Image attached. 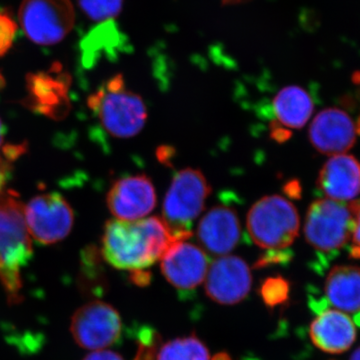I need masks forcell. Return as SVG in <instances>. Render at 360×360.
<instances>
[{
    "label": "cell",
    "instance_id": "obj_30",
    "mask_svg": "<svg viewBox=\"0 0 360 360\" xmlns=\"http://www.w3.org/2000/svg\"><path fill=\"white\" fill-rule=\"evenodd\" d=\"M4 141V127L1 120H0V148H1L2 144Z\"/></svg>",
    "mask_w": 360,
    "mask_h": 360
},
{
    "label": "cell",
    "instance_id": "obj_27",
    "mask_svg": "<svg viewBox=\"0 0 360 360\" xmlns=\"http://www.w3.org/2000/svg\"><path fill=\"white\" fill-rule=\"evenodd\" d=\"M9 160H11L7 158H4L0 156V194L4 193V186H6L7 179H8L9 170H11Z\"/></svg>",
    "mask_w": 360,
    "mask_h": 360
},
{
    "label": "cell",
    "instance_id": "obj_31",
    "mask_svg": "<svg viewBox=\"0 0 360 360\" xmlns=\"http://www.w3.org/2000/svg\"><path fill=\"white\" fill-rule=\"evenodd\" d=\"M350 360H360V347L355 350L354 354L350 357Z\"/></svg>",
    "mask_w": 360,
    "mask_h": 360
},
{
    "label": "cell",
    "instance_id": "obj_4",
    "mask_svg": "<svg viewBox=\"0 0 360 360\" xmlns=\"http://www.w3.org/2000/svg\"><path fill=\"white\" fill-rule=\"evenodd\" d=\"M210 193L200 170L186 168L175 174L163 201L162 220L177 241L191 238V224L202 212Z\"/></svg>",
    "mask_w": 360,
    "mask_h": 360
},
{
    "label": "cell",
    "instance_id": "obj_18",
    "mask_svg": "<svg viewBox=\"0 0 360 360\" xmlns=\"http://www.w3.org/2000/svg\"><path fill=\"white\" fill-rule=\"evenodd\" d=\"M272 105L278 124L285 129H302L314 111V101L309 92L296 85L284 87L278 91Z\"/></svg>",
    "mask_w": 360,
    "mask_h": 360
},
{
    "label": "cell",
    "instance_id": "obj_15",
    "mask_svg": "<svg viewBox=\"0 0 360 360\" xmlns=\"http://www.w3.org/2000/svg\"><path fill=\"white\" fill-rule=\"evenodd\" d=\"M317 186L329 200H354L360 194L359 161L345 153L331 156L319 172Z\"/></svg>",
    "mask_w": 360,
    "mask_h": 360
},
{
    "label": "cell",
    "instance_id": "obj_19",
    "mask_svg": "<svg viewBox=\"0 0 360 360\" xmlns=\"http://www.w3.org/2000/svg\"><path fill=\"white\" fill-rule=\"evenodd\" d=\"M27 84L32 105L40 112L51 115L65 108L68 87L65 75L56 78L49 73L40 72L30 75Z\"/></svg>",
    "mask_w": 360,
    "mask_h": 360
},
{
    "label": "cell",
    "instance_id": "obj_1",
    "mask_svg": "<svg viewBox=\"0 0 360 360\" xmlns=\"http://www.w3.org/2000/svg\"><path fill=\"white\" fill-rule=\"evenodd\" d=\"M177 241L160 217L111 219L104 227L103 255L115 269L144 270L155 264Z\"/></svg>",
    "mask_w": 360,
    "mask_h": 360
},
{
    "label": "cell",
    "instance_id": "obj_3",
    "mask_svg": "<svg viewBox=\"0 0 360 360\" xmlns=\"http://www.w3.org/2000/svg\"><path fill=\"white\" fill-rule=\"evenodd\" d=\"M103 129L118 139L139 134L148 120V110L139 94L127 90L122 75H116L89 98Z\"/></svg>",
    "mask_w": 360,
    "mask_h": 360
},
{
    "label": "cell",
    "instance_id": "obj_21",
    "mask_svg": "<svg viewBox=\"0 0 360 360\" xmlns=\"http://www.w3.org/2000/svg\"><path fill=\"white\" fill-rule=\"evenodd\" d=\"M87 18L94 21H108L122 13L123 0H77Z\"/></svg>",
    "mask_w": 360,
    "mask_h": 360
},
{
    "label": "cell",
    "instance_id": "obj_11",
    "mask_svg": "<svg viewBox=\"0 0 360 360\" xmlns=\"http://www.w3.org/2000/svg\"><path fill=\"white\" fill-rule=\"evenodd\" d=\"M106 203L116 219H144L156 205L155 186L144 174L122 177L111 186Z\"/></svg>",
    "mask_w": 360,
    "mask_h": 360
},
{
    "label": "cell",
    "instance_id": "obj_20",
    "mask_svg": "<svg viewBox=\"0 0 360 360\" xmlns=\"http://www.w3.org/2000/svg\"><path fill=\"white\" fill-rule=\"evenodd\" d=\"M158 360H210L205 343L196 335L176 338L158 350Z\"/></svg>",
    "mask_w": 360,
    "mask_h": 360
},
{
    "label": "cell",
    "instance_id": "obj_26",
    "mask_svg": "<svg viewBox=\"0 0 360 360\" xmlns=\"http://www.w3.org/2000/svg\"><path fill=\"white\" fill-rule=\"evenodd\" d=\"M84 360H124L116 352L110 350H96L87 355Z\"/></svg>",
    "mask_w": 360,
    "mask_h": 360
},
{
    "label": "cell",
    "instance_id": "obj_10",
    "mask_svg": "<svg viewBox=\"0 0 360 360\" xmlns=\"http://www.w3.org/2000/svg\"><path fill=\"white\" fill-rule=\"evenodd\" d=\"M205 291L213 302L232 305L243 302L251 288L250 267L240 257H221L210 267L205 276Z\"/></svg>",
    "mask_w": 360,
    "mask_h": 360
},
{
    "label": "cell",
    "instance_id": "obj_13",
    "mask_svg": "<svg viewBox=\"0 0 360 360\" xmlns=\"http://www.w3.org/2000/svg\"><path fill=\"white\" fill-rule=\"evenodd\" d=\"M314 148L328 155H343L356 141V129L347 113L338 108H326L315 116L309 127Z\"/></svg>",
    "mask_w": 360,
    "mask_h": 360
},
{
    "label": "cell",
    "instance_id": "obj_7",
    "mask_svg": "<svg viewBox=\"0 0 360 360\" xmlns=\"http://www.w3.org/2000/svg\"><path fill=\"white\" fill-rule=\"evenodd\" d=\"M18 16L26 37L40 45L65 39L75 21L70 0H23Z\"/></svg>",
    "mask_w": 360,
    "mask_h": 360
},
{
    "label": "cell",
    "instance_id": "obj_12",
    "mask_svg": "<svg viewBox=\"0 0 360 360\" xmlns=\"http://www.w3.org/2000/svg\"><path fill=\"white\" fill-rule=\"evenodd\" d=\"M160 262L161 271L168 283L182 290L198 288L210 267L205 251L186 240L172 243Z\"/></svg>",
    "mask_w": 360,
    "mask_h": 360
},
{
    "label": "cell",
    "instance_id": "obj_2",
    "mask_svg": "<svg viewBox=\"0 0 360 360\" xmlns=\"http://www.w3.org/2000/svg\"><path fill=\"white\" fill-rule=\"evenodd\" d=\"M23 207L15 193L0 194V281L11 302L20 298L21 269L32 257Z\"/></svg>",
    "mask_w": 360,
    "mask_h": 360
},
{
    "label": "cell",
    "instance_id": "obj_16",
    "mask_svg": "<svg viewBox=\"0 0 360 360\" xmlns=\"http://www.w3.org/2000/svg\"><path fill=\"white\" fill-rule=\"evenodd\" d=\"M309 336L317 348L328 354L347 352L356 340V329L347 314L336 309L321 311L310 324Z\"/></svg>",
    "mask_w": 360,
    "mask_h": 360
},
{
    "label": "cell",
    "instance_id": "obj_9",
    "mask_svg": "<svg viewBox=\"0 0 360 360\" xmlns=\"http://www.w3.org/2000/svg\"><path fill=\"white\" fill-rule=\"evenodd\" d=\"M122 319L108 303L94 300L78 309L71 319V333L80 347L103 350L120 340Z\"/></svg>",
    "mask_w": 360,
    "mask_h": 360
},
{
    "label": "cell",
    "instance_id": "obj_6",
    "mask_svg": "<svg viewBox=\"0 0 360 360\" xmlns=\"http://www.w3.org/2000/svg\"><path fill=\"white\" fill-rule=\"evenodd\" d=\"M354 217L349 205L326 198L315 200L305 217L307 243L322 252L340 250L352 238Z\"/></svg>",
    "mask_w": 360,
    "mask_h": 360
},
{
    "label": "cell",
    "instance_id": "obj_29",
    "mask_svg": "<svg viewBox=\"0 0 360 360\" xmlns=\"http://www.w3.org/2000/svg\"><path fill=\"white\" fill-rule=\"evenodd\" d=\"M212 360H231V356L225 352H220L217 354Z\"/></svg>",
    "mask_w": 360,
    "mask_h": 360
},
{
    "label": "cell",
    "instance_id": "obj_22",
    "mask_svg": "<svg viewBox=\"0 0 360 360\" xmlns=\"http://www.w3.org/2000/svg\"><path fill=\"white\" fill-rule=\"evenodd\" d=\"M290 283L283 276L269 277L260 286L259 293L267 307H274L283 304L290 297Z\"/></svg>",
    "mask_w": 360,
    "mask_h": 360
},
{
    "label": "cell",
    "instance_id": "obj_5",
    "mask_svg": "<svg viewBox=\"0 0 360 360\" xmlns=\"http://www.w3.org/2000/svg\"><path fill=\"white\" fill-rule=\"evenodd\" d=\"M246 224L255 245L264 250L281 251L295 240L300 220L290 201L281 195H269L252 205Z\"/></svg>",
    "mask_w": 360,
    "mask_h": 360
},
{
    "label": "cell",
    "instance_id": "obj_24",
    "mask_svg": "<svg viewBox=\"0 0 360 360\" xmlns=\"http://www.w3.org/2000/svg\"><path fill=\"white\" fill-rule=\"evenodd\" d=\"M18 26L6 14L0 13V58L6 56L13 46Z\"/></svg>",
    "mask_w": 360,
    "mask_h": 360
},
{
    "label": "cell",
    "instance_id": "obj_8",
    "mask_svg": "<svg viewBox=\"0 0 360 360\" xmlns=\"http://www.w3.org/2000/svg\"><path fill=\"white\" fill-rule=\"evenodd\" d=\"M30 238L42 245L63 240L73 226V210L59 193H44L33 198L23 207Z\"/></svg>",
    "mask_w": 360,
    "mask_h": 360
},
{
    "label": "cell",
    "instance_id": "obj_25",
    "mask_svg": "<svg viewBox=\"0 0 360 360\" xmlns=\"http://www.w3.org/2000/svg\"><path fill=\"white\" fill-rule=\"evenodd\" d=\"M354 217V232H352V257H360V200L349 203Z\"/></svg>",
    "mask_w": 360,
    "mask_h": 360
},
{
    "label": "cell",
    "instance_id": "obj_23",
    "mask_svg": "<svg viewBox=\"0 0 360 360\" xmlns=\"http://www.w3.org/2000/svg\"><path fill=\"white\" fill-rule=\"evenodd\" d=\"M160 348V336L153 328L142 329L139 333V345L134 360H158Z\"/></svg>",
    "mask_w": 360,
    "mask_h": 360
},
{
    "label": "cell",
    "instance_id": "obj_14",
    "mask_svg": "<svg viewBox=\"0 0 360 360\" xmlns=\"http://www.w3.org/2000/svg\"><path fill=\"white\" fill-rule=\"evenodd\" d=\"M198 236L208 252L224 257L238 245L240 238L238 213L227 206H215L201 219Z\"/></svg>",
    "mask_w": 360,
    "mask_h": 360
},
{
    "label": "cell",
    "instance_id": "obj_28",
    "mask_svg": "<svg viewBox=\"0 0 360 360\" xmlns=\"http://www.w3.org/2000/svg\"><path fill=\"white\" fill-rule=\"evenodd\" d=\"M150 274L144 270H136L131 272V281L137 285L144 286L150 283Z\"/></svg>",
    "mask_w": 360,
    "mask_h": 360
},
{
    "label": "cell",
    "instance_id": "obj_17",
    "mask_svg": "<svg viewBox=\"0 0 360 360\" xmlns=\"http://www.w3.org/2000/svg\"><path fill=\"white\" fill-rule=\"evenodd\" d=\"M328 302L340 311H360V267L338 265L329 271L326 281Z\"/></svg>",
    "mask_w": 360,
    "mask_h": 360
}]
</instances>
